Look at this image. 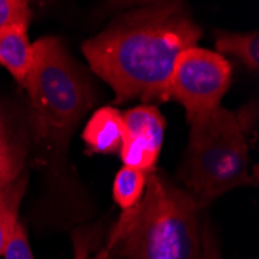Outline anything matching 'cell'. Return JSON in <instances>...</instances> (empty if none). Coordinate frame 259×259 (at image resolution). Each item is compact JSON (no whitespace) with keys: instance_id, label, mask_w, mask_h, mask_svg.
Returning <instances> with one entry per match:
<instances>
[{"instance_id":"6da1fadb","label":"cell","mask_w":259,"mask_h":259,"mask_svg":"<svg viewBox=\"0 0 259 259\" xmlns=\"http://www.w3.org/2000/svg\"><path fill=\"white\" fill-rule=\"evenodd\" d=\"M202 28L179 4L135 10L82 44L90 68L115 92V103L169 100L174 64L197 45Z\"/></svg>"},{"instance_id":"7a4b0ae2","label":"cell","mask_w":259,"mask_h":259,"mask_svg":"<svg viewBox=\"0 0 259 259\" xmlns=\"http://www.w3.org/2000/svg\"><path fill=\"white\" fill-rule=\"evenodd\" d=\"M200 208L190 193L148 174L143 197L123 213L109 247L126 259H200Z\"/></svg>"},{"instance_id":"3957f363","label":"cell","mask_w":259,"mask_h":259,"mask_svg":"<svg viewBox=\"0 0 259 259\" xmlns=\"http://www.w3.org/2000/svg\"><path fill=\"white\" fill-rule=\"evenodd\" d=\"M188 123L191 129L182 180L202 206L234 188L251 185L248 146L236 115L219 106Z\"/></svg>"},{"instance_id":"277c9868","label":"cell","mask_w":259,"mask_h":259,"mask_svg":"<svg viewBox=\"0 0 259 259\" xmlns=\"http://www.w3.org/2000/svg\"><path fill=\"white\" fill-rule=\"evenodd\" d=\"M31 100L36 132L62 138L90 107V87L58 37L33 42V61L23 82Z\"/></svg>"},{"instance_id":"5b68a950","label":"cell","mask_w":259,"mask_h":259,"mask_svg":"<svg viewBox=\"0 0 259 259\" xmlns=\"http://www.w3.org/2000/svg\"><path fill=\"white\" fill-rule=\"evenodd\" d=\"M231 84V65L219 53L194 45L180 53L169 82V98L179 101L188 121L221 106Z\"/></svg>"},{"instance_id":"8992f818","label":"cell","mask_w":259,"mask_h":259,"mask_svg":"<svg viewBox=\"0 0 259 259\" xmlns=\"http://www.w3.org/2000/svg\"><path fill=\"white\" fill-rule=\"evenodd\" d=\"M126 138L120 149L124 166L151 174L164 138V118L155 106H137L123 113Z\"/></svg>"},{"instance_id":"52a82bcc","label":"cell","mask_w":259,"mask_h":259,"mask_svg":"<svg viewBox=\"0 0 259 259\" xmlns=\"http://www.w3.org/2000/svg\"><path fill=\"white\" fill-rule=\"evenodd\" d=\"M90 152L115 154L120 152L126 138V126L123 113L112 106L98 109L90 116L82 132Z\"/></svg>"},{"instance_id":"ba28073f","label":"cell","mask_w":259,"mask_h":259,"mask_svg":"<svg viewBox=\"0 0 259 259\" xmlns=\"http://www.w3.org/2000/svg\"><path fill=\"white\" fill-rule=\"evenodd\" d=\"M33 61V44L27 27H16L0 33V64L23 85Z\"/></svg>"},{"instance_id":"9c48e42d","label":"cell","mask_w":259,"mask_h":259,"mask_svg":"<svg viewBox=\"0 0 259 259\" xmlns=\"http://www.w3.org/2000/svg\"><path fill=\"white\" fill-rule=\"evenodd\" d=\"M216 49L221 53H230L239 58L248 68H259V33H227L218 31Z\"/></svg>"},{"instance_id":"30bf717a","label":"cell","mask_w":259,"mask_h":259,"mask_svg":"<svg viewBox=\"0 0 259 259\" xmlns=\"http://www.w3.org/2000/svg\"><path fill=\"white\" fill-rule=\"evenodd\" d=\"M146 180L148 174L135 168L123 166L116 172L113 180V199L123 211L134 208L143 197Z\"/></svg>"},{"instance_id":"8fae6325","label":"cell","mask_w":259,"mask_h":259,"mask_svg":"<svg viewBox=\"0 0 259 259\" xmlns=\"http://www.w3.org/2000/svg\"><path fill=\"white\" fill-rule=\"evenodd\" d=\"M20 171V161L13 148L8 131L0 113V194L13 185Z\"/></svg>"},{"instance_id":"7c38bea8","label":"cell","mask_w":259,"mask_h":259,"mask_svg":"<svg viewBox=\"0 0 259 259\" xmlns=\"http://www.w3.org/2000/svg\"><path fill=\"white\" fill-rule=\"evenodd\" d=\"M10 190V188H8ZM5 190L0 194V256L4 254L7 241L11 230L19 222L17 221V206L22 191H8Z\"/></svg>"},{"instance_id":"4fadbf2b","label":"cell","mask_w":259,"mask_h":259,"mask_svg":"<svg viewBox=\"0 0 259 259\" xmlns=\"http://www.w3.org/2000/svg\"><path fill=\"white\" fill-rule=\"evenodd\" d=\"M31 11L23 0H0V33L16 27H27Z\"/></svg>"},{"instance_id":"5bb4252c","label":"cell","mask_w":259,"mask_h":259,"mask_svg":"<svg viewBox=\"0 0 259 259\" xmlns=\"http://www.w3.org/2000/svg\"><path fill=\"white\" fill-rule=\"evenodd\" d=\"M4 256L5 259H34L28 241V234L20 222H17L10 233L4 250Z\"/></svg>"},{"instance_id":"9a60e30c","label":"cell","mask_w":259,"mask_h":259,"mask_svg":"<svg viewBox=\"0 0 259 259\" xmlns=\"http://www.w3.org/2000/svg\"><path fill=\"white\" fill-rule=\"evenodd\" d=\"M200 259H221V250L213 230L205 224L200 236Z\"/></svg>"},{"instance_id":"2e32d148","label":"cell","mask_w":259,"mask_h":259,"mask_svg":"<svg viewBox=\"0 0 259 259\" xmlns=\"http://www.w3.org/2000/svg\"><path fill=\"white\" fill-rule=\"evenodd\" d=\"M109 254H110V247H106L95 259H109Z\"/></svg>"}]
</instances>
